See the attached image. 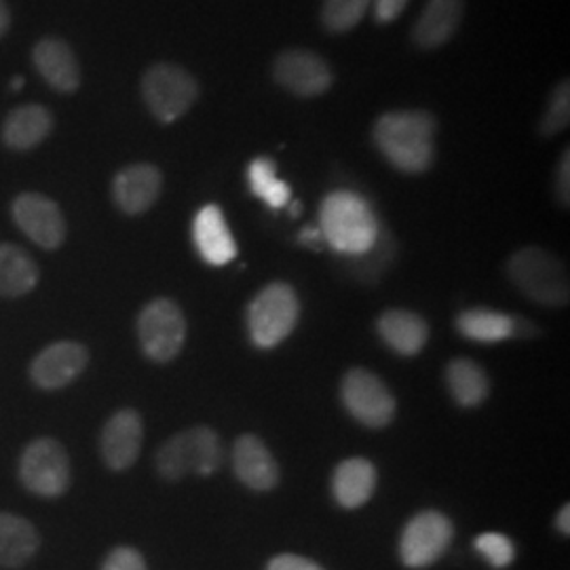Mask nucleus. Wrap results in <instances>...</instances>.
I'll return each mask as SVG.
<instances>
[{
    "label": "nucleus",
    "instance_id": "nucleus-1",
    "mask_svg": "<svg viewBox=\"0 0 570 570\" xmlns=\"http://www.w3.org/2000/svg\"><path fill=\"white\" fill-rule=\"evenodd\" d=\"M438 119L433 112L391 110L372 127V142L391 167L406 176H421L435 161Z\"/></svg>",
    "mask_w": 570,
    "mask_h": 570
},
{
    "label": "nucleus",
    "instance_id": "nucleus-2",
    "mask_svg": "<svg viewBox=\"0 0 570 570\" xmlns=\"http://www.w3.org/2000/svg\"><path fill=\"white\" fill-rule=\"evenodd\" d=\"M381 220L372 205L353 190L330 193L320 207V230L334 252L355 258L376 244Z\"/></svg>",
    "mask_w": 570,
    "mask_h": 570
},
{
    "label": "nucleus",
    "instance_id": "nucleus-3",
    "mask_svg": "<svg viewBox=\"0 0 570 570\" xmlns=\"http://www.w3.org/2000/svg\"><path fill=\"white\" fill-rule=\"evenodd\" d=\"M220 435L207 425L184 429L171 435L155 454V469L167 482H180L188 473L209 478L223 468Z\"/></svg>",
    "mask_w": 570,
    "mask_h": 570
},
{
    "label": "nucleus",
    "instance_id": "nucleus-4",
    "mask_svg": "<svg viewBox=\"0 0 570 570\" xmlns=\"http://www.w3.org/2000/svg\"><path fill=\"white\" fill-rule=\"evenodd\" d=\"M508 277L532 303L550 308L569 305V273L564 263L543 247H522L508 261Z\"/></svg>",
    "mask_w": 570,
    "mask_h": 570
},
{
    "label": "nucleus",
    "instance_id": "nucleus-5",
    "mask_svg": "<svg viewBox=\"0 0 570 570\" xmlns=\"http://www.w3.org/2000/svg\"><path fill=\"white\" fill-rule=\"evenodd\" d=\"M298 317L301 301L292 285L284 282L265 285L245 313L249 341L258 348H275L296 330Z\"/></svg>",
    "mask_w": 570,
    "mask_h": 570
},
{
    "label": "nucleus",
    "instance_id": "nucleus-6",
    "mask_svg": "<svg viewBox=\"0 0 570 570\" xmlns=\"http://www.w3.org/2000/svg\"><path fill=\"white\" fill-rule=\"evenodd\" d=\"M142 100L148 112L164 125L180 121L199 100V82L178 63L159 61L144 72Z\"/></svg>",
    "mask_w": 570,
    "mask_h": 570
},
{
    "label": "nucleus",
    "instance_id": "nucleus-7",
    "mask_svg": "<svg viewBox=\"0 0 570 570\" xmlns=\"http://www.w3.org/2000/svg\"><path fill=\"white\" fill-rule=\"evenodd\" d=\"M18 475L28 492L42 499H60L72 484L70 456L58 440L37 438L21 452Z\"/></svg>",
    "mask_w": 570,
    "mask_h": 570
},
{
    "label": "nucleus",
    "instance_id": "nucleus-8",
    "mask_svg": "<svg viewBox=\"0 0 570 570\" xmlns=\"http://www.w3.org/2000/svg\"><path fill=\"white\" fill-rule=\"evenodd\" d=\"M138 341L144 355L155 364L174 362L186 345L188 324L178 303L155 298L138 315Z\"/></svg>",
    "mask_w": 570,
    "mask_h": 570
},
{
    "label": "nucleus",
    "instance_id": "nucleus-9",
    "mask_svg": "<svg viewBox=\"0 0 570 570\" xmlns=\"http://www.w3.org/2000/svg\"><path fill=\"white\" fill-rule=\"evenodd\" d=\"M346 412L367 429H385L393 423L397 402L379 374L366 367L348 370L341 383Z\"/></svg>",
    "mask_w": 570,
    "mask_h": 570
},
{
    "label": "nucleus",
    "instance_id": "nucleus-10",
    "mask_svg": "<svg viewBox=\"0 0 570 570\" xmlns=\"http://www.w3.org/2000/svg\"><path fill=\"white\" fill-rule=\"evenodd\" d=\"M454 539V527L442 511H419L407 520L400 537V558L407 569H428L435 564Z\"/></svg>",
    "mask_w": 570,
    "mask_h": 570
},
{
    "label": "nucleus",
    "instance_id": "nucleus-11",
    "mask_svg": "<svg viewBox=\"0 0 570 570\" xmlns=\"http://www.w3.org/2000/svg\"><path fill=\"white\" fill-rule=\"evenodd\" d=\"M273 79L296 98H320L334 85L332 66L311 49H285L273 61Z\"/></svg>",
    "mask_w": 570,
    "mask_h": 570
},
{
    "label": "nucleus",
    "instance_id": "nucleus-12",
    "mask_svg": "<svg viewBox=\"0 0 570 570\" xmlns=\"http://www.w3.org/2000/svg\"><path fill=\"white\" fill-rule=\"evenodd\" d=\"M11 216L21 233L42 249L53 252L66 242L68 226L60 205L45 195L21 193L11 204Z\"/></svg>",
    "mask_w": 570,
    "mask_h": 570
},
{
    "label": "nucleus",
    "instance_id": "nucleus-13",
    "mask_svg": "<svg viewBox=\"0 0 570 570\" xmlns=\"http://www.w3.org/2000/svg\"><path fill=\"white\" fill-rule=\"evenodd\" d=\"M89 366V351L77 341H58L45 346L30 364V379L42 391L72 385Z\"/></svg>",
    "mask_w": 570,
    "mask_h": 570
},
{
    "label": "nucleus",
    "instance_id": "nucleus-14",
    "mask_svg": "<svg viewBox=\"0 0 570 570\" xmlns=\"http://www.w3.org/2000/svg\"><path fill=\"white\" fill-rule=\"evenodd\" d=\"M144 421L138 410H117L102 429L100 454L106 468L112 471H127L134 468L142 452Z\"/></svg>",
    "mask_w": 570,
    "mask_h": 570
},
{
    "label": "nucleus",
    "instance_id": "nucleus-15",
    "mask_svg": "<svg viewBox=\"0 0 570 570\" xmlns=\"http://www.w3.org/2000/svg\"><path fill=\"white\" fill-rule=\"evenodd\" d=\"M161 190L164 174L157 165H127L112 178V202L125 216L146 214L159 202Z\"/></svg>",
    "mask_w": 570,
    "mask_h": 570
},
{
    "label": "nucleus",
    "instance_id": "nucleus-16",
    "mask_svg": "<svg viewBox=\"0 0 570 570\" xmlns=\"http://www.w3.org/2000/svg\"><path fill=\"white\" fill-rule=\"evenodd\" d=\"M233 469L235 478L249 490L268 492L279 484L277 459L258 435L245 433L235 440Z\"/></svg>",
    "mask_w": 570,
    "mask_h": 570
},
{
    "label": "nucleus",
    "instance_id": "nucleus-17",
    "mask_svg": "<svg viewBox=\"0 0 570 570\" xmlns=\"http://www.w3.org/2000/svg\"><path fill=\"white\" fill-rule=\"evenodd\" d=\"M32 63L42 81L60 94H75L81 87V63L75 49L58 37H45L32 49Z\"/></svg>",
    "mask_w": 570,
    "mask_h": 570
},
{
    "label": "nucleus",
    "instance_id": "nucleus-18",
    "mask_svg": "<svg viewBox=\"0 0 570 570\" xmlns=\"http://www.w3.org/2000/svg\"><path fill=\"white\" fill-rule=\"evenodd\" d=\"M193 244L207 265L225 266L237 258V242L228 228L225 212L216 204L204 205L197 212Z\"/></svg>",
    "mask_w": 570,
    "mask_h": 570
},
{
    "label": "nucleus",
    "instance_id": "nucleus-19",
    "mask_svg": "<svg viewBox=\"0 0 570 570\" xmlns=\"http://www.w3.org/2000/svg\"><path fill=\"white\" fill-rule=\"evenodd\" d=\"M465 18V0H428L412 28V42L421 51H435L459 32Z\"/></svg>",
    "mask_w": 570,
    "mask_h": 570
},
{
    "label": "nucleus",
    "instance_id": "nucleus-20",
    "mask_svg": "<svg viewBox=\"0 0 570 570\" xmlns=\"http://www.w3.org/2000/svg\"><path fill=\"white\" fill-rule=\"evenodd\" d=\"M379 484V471L366 456H351L332 473V497L343 510H360L372 499Z\"/></svg>",
    "mask_w": 570,
    "mask_h": 570
},
{
    "label": "nucleus",
    "instance_id": "nucleus-21",
    "mask_svg": "<svg viewBox=\"0 0 570 570\" xmlns=\"http://www.w3.org/2000/svg\"><path fill=\"white\" fill-rule=\"evenodd\" d=\"M53 131V115L41 104H23L13 108L2 122L0 138L7 148L26 153L37 148Z\"/></svg>",
    "mask_w": 570,
    "mask_h": 570
},
{
    "label": "nucleus",
    "instance_id": "nucleus-22",
    "mask_svg": "<svg viewBox=\"0 0 570 570\" xmlns=\"http://www.w3.org/2000/svg\"><path fill=\"white\" fill-rule=\"evenodd\" d=\"M376 332L381 341L402 357L419 355L429 341V324L414 311L389 308L379 322Z\"/></svg>",
    "mask_w": 570,
    "mask_h": 570
},
{
    "label": "nucleus",
    "instance_id": "nucleus-23",
    "mask_svg": "<svg viewBox=\"0 0 570 570\" xmlns=\"http://www.w3.org/2000/svg\"><path fill=\"white\" fill-rule=\"evenodd\" d=\"M41 548L39 530L26 518L0 511V567L20 569L28 564Z\"/></svg>",
    "mask_w": 570,
    "mask_h": 570
},
{
    "label": "nucleus",
    "instance_id": "nucleus-24",
    "mask_svg": "<svg viewBox=\"0 0 570 570\" xmlns=\"http://www.w3.org/2000/svg\"><path fill=\"white\" fill-rule=\"evenodd\" d=\"M454 327L468 341L480 345H497L515 336L518 317L484 306H475L459 313L454 320Z\"/></svg>",
    "mask_w": 570,
    "mask_h": 570
},
{
    "label": "nucleus",
    "instance_id": "nucleus-25",
    "mask_svg": "<svg viewBox=\"0 0 570 570\" xmlns=\"http://www.w3.org/2000/svg\"><path fill=\"white\" fill-rule=\"evenodd\" d=\"M446 387L454 404L461 407H478L487 402L490 381L487 370L469 357H454L444 372Z\"/></svg>",
    "mask_w": 570,
    "mask_h": 570
},
{
    "label": "nucleus",
    "instance_id": "nucleus-26",
    "mask_svg": "<svg viewBox=\"0 0 570 570\" xmlns=\"http://www.w3.org/2000/svg\"><path fill=\"white\" fill-rule=\"evenodd\" d=\"M39 265L23 247L0 244V296H26L39 285Z\"/></svg>",
    "mask_w": 570,
    "mask_h": 570
},
{
    "label": "nucleus",
    "instance_id": "nucleus-27",
    "mask_svg": "<svg viewBox=\"0 0 570 570\" xmlns=\"http://www.w3.org/2000/svg\"><path fill=\"white\" fill-rule=\"evenodd\" d=\"M249 190L271 209H282L292 202V188L277 178V164L271 157H256L247 167Z\"/></svg>",
    "mask_w": 570,
    "mask_h": 570
},
{
    "label": "nucleus",
    "instance_id": "nucleus-28",
    "mask_svg": "<svg viewBox=\"0 0 570 570\" xmlns=\"http://www.w3.org/2000/svg\"><path fill=\"white\" fill-rule=\"evenodd\" d=\"M372 0H324L320 20L327 32L346 35L366 18Z\"/></svg>",
    "mask_w": 570,
    "mask_h": 570
},
{
    "label": "nucleus",
    "instance_id": "nucleus-29",
    "mask_svg": "<svg viewBox=\"0 0 570 570\" xmlns=\"http://www.w3.org/2000/svg\"><path fill=\"white\" fill-rule=\"evenodd\" d=\"M570 122V85L569 79H562L553 89L546 104V110L539 119V136L553 138L562 134Z\"/></svg>",
    "mask_w": 570,
    "mask_h": 570
},
{
    "label": "nucleus",
    "instance_id": "nucleus-30",
    "mask_svg": "<svg viewBox=\"0 0 570 570\" xmlns=\"http://www.w3.org/2000/svg\"><path fill=\"white\" fill-rule=\"evenodd\" d=\"M473 548L489 562L492 569H508L515 560L513 541L501 532H482L480 537H475Z\"/></svg>",
    "mask_w": 570,
    "mask_h": 570
},
{
    "label": "nucleus",
    "instance_id": "nucleus-31",
    "mask_svg": "<svg viewBox=\"0 0 570 570\" xmlns=\"http://www.w3.org/2000/svg\"><path fill=\"white\" fill-rule=\"evenodd\" d=\"M102 570H148V567L136 548L119 546L104 558Z\"/></svg>",
    "mask_w": 570,
    "mask_h": 570
},
{
    "label": "nucleus",
    "instance_id": "nucleus-32",
    "mask_svg": "<svg viewBox=\"0 0 570 570\" xmlns=\"http://www.w3.org/2000/svg\"><path fill=\"white\" fill-rule=\"evenodd\" d=\"M553 195L560 207H569L570 204V153L569 148L562 153L556 165L553 174Z\"/></svg>",
    "mask_w": 570,
    "mask_h": 570
},
{
    "label": "nucleus",
    "instance_id": "nucleus-33",
    "mask_svg": "<svg viewBox=\"0 0 570 570\" xmlns=\"http://www.w3.org/2000/svg\"><path fill=\"white\" fill-rule=\"evenodd\" d=\"M410 0H372V13L374 21L381 26H387L402 18L406 11Z\"/></svg>",
    "mask_w": 570,
    "mask_h": 570
},
{
    "label": "nucleus",
    "instance_id": "nucleus-34",
    "mask_svg": "<svg viewBox=\"0 0 570 570\" xmlns=\"http://www.w3.org/2000/svg\"><path fill=\"white\" fill-rule=\"evenodd\" d=\"M266 570H326L320 567L315 560L305 558V556H296V553H279L275 558L268 560Z\"/></svg>",
    "mask_w": 570,
    "mask_h": 570
},
{
    "label": "nucleus",
    "instance_id": "nucleus-35",
    "mask_svg": "<svg viewBox=\"0 0 570 570\" xmlns=\"http://www.w3.org/2000/svg\"><path fill=\"white\" fill-rule=\"evenodd\" d=\"M324 242V237H322V230L320 228H315V226H306L301 230V235H298V244L303 245H317Z\"/></svg>",
    "mask_w": 570,
    "mask_h": 570
},
{
    "label": "nucleus",
    "instance_id": "nucleus-36",
    "mask_svg": "<svg viewBox=\"0 0 570 570\" xmlns=\"http://www.w3.org/2000/svg\"><path fill=\"white\" fill-rule=\"evenodd\" d=\"M556 530L560 532V534H564V537H569L570 534V508L569 505H564V508H560V511L556 513Z\"/></svg>",
    "mask_w": 570,
    "mask_h": 570
},
{
    "label": "nucleus",
    "instance_id": "nucleus-37",
    "mask_svg": "<svg viewBox=\"0 0 570 570\" xmlns=\"http://www.w3.org/2000/svg\"><path fill=\"white\" fill-rule=\"evenodd\" d=\"M9 26H11V11H9L7 2L0 0V39L7 35Z\"/></svg>",
    "mask_w": 570,
    "mask_h": 570
},
{
    "label": "nucleus",
    "instance_id": "nucleus-38",
    "mask_svg": "<svg viewBox=\"0 0 570 570\" xmlns=\"http://www.w3.org/2000/svg\"><path fill=\"white\" fill-rule=\"evenodd\" d=\"M289 205V216L292 218H298L301 216V212H303V204L301 202H292Z\"/></svg>",
    "mask_w": 570,
    "mask_h": 570
},
{
    "label": "nucleus",
    "instance_id": "nucleus-39",
    "mask_svg": "<svg viewBox=\"0 0 570 570\" xmlns=\"http://www.w3.org/2000/svg\"><path fill=\"white\" fill-rule=\"evenodd\" d=\"M9 87H11V91H21L23 89V79L21 77H13L11 82H9Z\"/></svg>",
    "mask_w": 570,
    "mask_h": 570
}]
</instances>
